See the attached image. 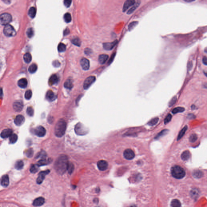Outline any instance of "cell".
Returning a JSON list of instances; mask_svg holds the SVG:
<instances>
[{
	"instance_id": "obj_23",
	"label": "cell",
	"mask_w": 207,
	"mask_h": 207,
	"mask_svg": "<svg viewBox=\"0 0 207 207\" xmlns=\"http://www.w3.org/2000/svg\"><path fill=\"white\" fill-rule=\"evenodd\" d=\"M108 56L106 54H102L100 55L98 58L99 62L101 64H104L107 61L108 59Z\"/></svg>"
},
{
	"instance_id": "obj_17",
	"label": "cell",
	"mask_w": 207,
	"mask_h": 207,
	"mask_svg": "<svg viewBox=\"0 0 207 207\" xmlns=\"http://www.w3.org/2000/svg\"><path fill=\"white\" fill-rule=\"evenodd\" d=\"M75 131L77 134L79 135H84L86 134V131L83 127L81 124H78L76 126Z\"/></svg>"
},
{
	"instance_id": "obj_34",
	"label": "cell",
	"mask_w": 207,
	"mask_h": 207,
	"mask_svg": "<svg viewBox=\"0 0 207 207\" xmlns=\"http://www.w3.org/2000/svg\"><path fill=\"white\" fill-rule=\"evenodd\" d=\"M18 135L16 134H12L10 137V142L11 144H14L18 140Z\"/></svg>"
},
{
	"instance_id": "obj_60",
	"label": "cell",
	"mask_w": 207,
	"mask_h": 207,
	"mask_svg": "<svg viewBox=\"0 0 207 207\" xmlns=\"http://www.w3.org/2000/svg\"><path fill=\"white\" fill-rule=\"evenodd\" d=\"M3 94V92H2V88H0V97L2 96Z\"/></svg>"
},
{
	"instance_id": "obj_46",
	"label": "cell",
	"mask_w": 207,
	"mask_h": 207,
	"mask_svg": "<svg viewBox=\"0 0 207 207\" xmlns=\"http://www.w3.org/2000/svg\"><path fill=\"white\" fill-rule=\"evenodd\" d=\"M27 113L28 115L32 116L34 114V110L32 107H28L27 109Z\"/></svg>"
},
{
	"instance_id": "obj_6",
	"label": "cell",
	"mask_w": 207,
	"mask_h": 207,
	"mask_svg": "<svg viewBox=\"0 0 207 207\" xmlns=\"http://www.w3.org/2000/svg\"><path fill=\"white\" fill-rule=\"evenodd\" d=\"M95 77L94 76H90L86 78L84 82L83 87L85 90H87L95 82Z\"/></svg>"
},
{
	"instance_id": "obj_50",
	"label": "cell",
	"mask_w": 207,
	"mask_h": 207,
	"mask_svg": "<svg viewBox=\"0 0 207 207\" xmlns=\"http://www.w3.org/2000/svg\"><path fill=\"white\" fill-rule=\"evenodd\" d=\"M27 156L28 157H31L33 155V150L32 149H29L27 151V152L26 153Z\"/></svg>"
},
{
	"instance_id": "obj_45",
	"label": "cell",
	"mask_w": 207,
	"mask_h": 207,
	"mask_svg": "<svg viewBox=\"0 0 207 207\" xmlns=\"http://www.w3.org/2000/svg\"><path fill=\"white\" fill-rule=\"evenodd\" d=\"M27 34L29 38H31L34 35V31L32 28H30L28 30Z\"/></svg>"
},
{
	"instance_id": "obj_14",
	"label": "cell",
	"mask_w": 207,
	"mask_h": 207,
	"mask_svg": "<svg viewBox=\"0 0 207 207\" xmlns=\"http://www.w3.org/2000/svg\"><path fill=\"white\" fill-rule=\"evenodd\" d=\"M13 108L16 112H20L23 108V104L21 101L15 102L13 104Z\"/></svg>"
},
{
	"instance_id": "obj_40",
	"label": "cell",
	"mask_w": 207,
	"mask_h": 207,
	"mask_svg": "<svg viewBox=\"0 0 207 207\" xmlns=\"http://www.w3.org/2000/svg\"><path fill=\"white\" fill-rule=\"evenodd\" d=\"M158 121H159L158 118H155L154 119H153L151 121H150L148 124V125H149L150 126H153L157 123Z\"/></svg>"
},
{
	"instance_id": "obj_16",
	"label": "cell",
	"mask_w": 207,
	"mask_h": 207,
	"mask_svg": "<svg viewBox=\"0 0 207 207\" xmlns=\"http://www.w3.org/2000/svg\"><path fill=\"white\" fill-rule=\"evenodd\" d=\"M12 130L10 129H5L1 132L0 136L2 138H6L10 136L13 134Z\"/></svg>"
},
{
	"instance_id": "obj_61",
	"label": "cell",
	"mask_w": 207,
	"mask_h": 207,
	"mask_svg": "<svg viewBox=\"0 0 207 207\" xmlns=\"http://www.w3.org/2000/svg\"><path fill=\"white\" fill-rule=\"evenodd\" d=\"M1 67H2V63L0 61V70H1Z\"/></svg>"
},
{
	"instance_id": "obj_47",
	"label": "cell",
	"mask_w": 207,
	"mask_h": 207,
	"mask_svg": "<svg viewBox=\"0 0 207 207\" xmlns=\"http://www.w3.org/2000/svg\"><path fill=\"white\" fill-rule=\"evenodd\" d=\"M172 116L170 114H169L166 116V118L164 119V124H167L171 121L172 119Z\"/></svg>"
},
{
	"instance_id": "obj_51",
	"label": "cell",
	"mask_w": 207,
	"mask_h": 207,
	"mask_svg": "<svg viewBox=\"0 0 207 207\" xmlns=\"http://www.w3.org/2000/svg\"><path fill=\"white\" fill-rule=\"evenodd\" d=\"M64 4L66 7H69L72 3V0H64Z\"/></svg>"
},
{
	"instance_id": "obj_8",
	"label": "cell",
	"mask_w": 207,
	"mask_h": 207,
	"mask_svg": "<svg viewBox=\"0 0 207 207\" xmlns=\"http://www.w3.org/2000/svg\"><path fill=\"white\" fill-rule=\"evenodd\" d=\"M124 157L128 160H132L135 157V153L132 150L127 149L124 152Z\"/></svg>"
},
{
	"instance_id": "obj_3",
	"label": "cell",
	"mask_w": 207,
	"mask_h": 207,
	"mask_svg": "<svg viewBox=\"0 0 207 207\" xmlns=\"http://www.w3.org/2000/svg\"><path fill=\"white\" fill-rule=\"evenodd\" d=\"M171 174L172 176L176 179H182L186 174L183 168L178 166H175L172 167Z\"/></svg>"
},
{
	"instance_id": "obj_41",
	"label": "cell",
	"mask_w": 207,
	"mask_h": 207,
	"mask_svg": "<svg viewBox=\"0 0 207 207\" xmlns=\"http://www.w3.org/2000/svg\"><path fill=\"white\" fill-rule=\"evenodd\" d=\"M138 22L136 21H133L128 26V29L129 31L133 30L135 27L138 25Z\"/></svg>"
},
{
	"instance_id": "obj_59",
	"label": "cell",
	"mask_w": 207,
	"mask_h": 207,
	"mask_svg": "<svg viewBox=\"0 0 207 207\" xmlns=\"http://www.w3.org/2000/svg\"><path fill=\"white\" fill-rule=\"evenodd\" d=\"M183 0L185 1L186 2H193V1H195V0Z\"/></svg>"
},
{
	"instance_id": "obj_28",
	"label": "cell",
	"mask_w": 207,
	"mask_h": 207,
	"mask_svg": "<svg viewBox=\"0 0 207 207\" xmlns=\"http://www.w3.org/2000/svg\"><path fill=\"white\" fill-rule=\"evenodd\" d=\"M51 162L50 160H47L46 159H43L41 160H40L37 163V165L38 166H45V165H47L49 163H50Z\"/></svg>"
},
{
	"instance_id": "obj_53",
	"label": "cell",
	"mask_w": 207,
	"mask_h": 207,
	"mask_svg": "<svg viewBox=\"0 0 207 207\" xmlns=\"http://www.w3.org/2000/svg\"><path fill=\"white\" fill-rule=\"evenodd\" d=\"M53 64L55 67H59L60 65V63L59 62L58 60H55L53 62Z\"/></svg>"
},
{
	"instance_id": "obj_48",
	"label": "cell",
	"mask_w": 207,
	"mask_h": 207,
	"mask_svg": "<svg viewBox=\"0 0 207 207\" xmlns=\"http://www.w3.org/2000/svg\"><path fill=\"white\" fill-rule=\"evenodd\" d=\"M74 169V166H73V164L69 163L68 169H67V170L68 171L69 173L71 174L73 172Z\"/></svg>"
},
{
	"instance_id": "obj_25",
	"label": "cell",
	"mask_w": 207,
	"mask_h": 207,
	"mask_svg": "<svg viewBox=\"0 0 207 207\" xmlns=\"http://www.w3.org/2000/svg\"><path fill=\"white\" fill-rule=\"evenodd\" d=\"M140 4V2H139L135 3L134 5H133L132 7H131L129 10L127 12V14L128 15H130L134 12V11H135V10L139 7Z\"/></svg>"
},
{
	"instance_id": "obj_7",
	"label": "cell",
	"mask_w": 207,
	"mask_h": 207,
	"mask_svg": "<svg viewBox=\"0 0 207 207\" xmlns=\"http://www.w3.org/2000/svg\"><path fill=\"white\" fill-rule=\"evenodd\" d=\"M34 133L37 136L42 137L44 136L46 134V130L42 126H38L34 129Z\"/></svg>"
},
{
	"instance_id": "obj_11",
	"label": "cell",
	"mask_w": 207,
	"mask_h": 207,
	"mask_svg": "<svg viewBox=\"0 0 207 207\" xmlns=\"http://www.w3.org/2000/svg\"><path fill=\"white\" fill-rule=\"evenodd\" d=\"M135 3V0H126L124 4L123 11L125 12L126 11L129 7L133 6Z\"/></svg>"
},
{
	"instance_id": "obj_43",
	"label": "cell",
	"mask_w": 207,
	"mask_h": 207,
	"mask_svg": "<svg viewBox=\"0 0 207 207\" xmlns=\"http://www.w3.org/2000/svg\"><path fill=\"white\" fill-rule=\"evenodd\" d=\"M39 166L37 165H32L30 169V171L31 173H35L37 172L39 169Z\"/></svg>"
},
{
	"instance_id": "obj_26",
	"label": "cell",
	"mask_w": 207,
	"mask_h": 207,
	"mask_svg": "<svg viewBox=\"0 0 207 207\" xmlns=\"http://www.w3.org/2000/svg\"><path fill=\"white\" fill-rule=\"evenodd\" d=\"M64 86L66 88L71 89L73 87V83L71 79H68L65 82Z\"/></svg>"
},
{
	"instance_id": "obj_13",
	"label": "cell",
	"mask_w": 207,
	"mask_h": 207,
	"mask_svg": "<svg viewBox=\"0 0 207 207\" xmlns=\"http://www.w3.org/2000/svg\"><path fill=\"white\" fill-rule=\"evenodd\" d=\"M25 121V118L24 116L19 115L16 116L14 119V123L17 126H20L24 124Z\"/></svg>"
},
{
	"instance_id": "obj_33",
	"label": "cell",
	"mask_w": 207,
	"mask_h": 207,
	"mask_svg": "<svg viewBox=\"0 0 207 207\" xmlns=\"http://www.w3.org/2000/svg\"><path fill=\"white\" fill-rule=\"evenodd\" d=\"M187 128H188L187 126H185V127H184L181 130V131L179 133V135H178L177 140H180L181 138L183 136V135H184V134L186 132V131L187 130Z\"/></svg>"
},
{
	"instance_id": "obj_39",
	"label": "cell",
	"mask_w": 207,
	"mask_h": 207,
	"mask_svg": "<svg viewBox=\"0 0 207 207\" xmlns=\"http://www.w3.org/2000/svg\"><path fill=\"white\" fill-rule=\"evenodd\" d=\"M72 42L74 45H75L76 46H80L81 45V41L80 39L78 38H74L73 39L72 41Z\"/></svg>"
},
{
	"instance_id": "obj_1",
	"label": "cell",
	"mask_w": 207,
	"mask_h": 207,
	"mask_svg": "<svg viewBox=\"0 0 207 207\" xmlns=\"http://www.w3.org/2000/svg\"><path fill=\"white\" fill-rule=\"evenodd\" d=\"M69 162L66 155H61L55 161L54 167L58 174L62 175L67 170Z\"/></svg>"
},
{
	"instance_id": "obj_31",
	"label": "cell",
	"mask_w": 207,
	"mask_h": 207,
	"mask_svg": "<svg viewBox=\"0 0 207 207\" xmlns=\"http://www.w3.org/2000/svg\"><path fill=\"white\" fill-rule=\"evenodd\" d=\"M36 14V10L34 7H32L28 11V15L31 18H34Z\"/></svg>"
},
{
	"instance_id": "obj_4",
	"label": "cell",
	"mask_w": 207,
	"mask_h": 207,
	"mask_svg": "<svg viewBox=\"0 0 207 207\" xmlns=\"http://www.w3.org/2000/svg\"><path fill=\"white\" fill-rule=\"evenodd\" d=\"M12 20L11 15L8 13H4L0 15V24L3 26L9 24Z\"/></svg>"
},
{
	"instance_id": "obj_32",
	"label": "cell",
	"mask_w": 207,
	"mask_h": 207,
	"mask_svg": "<svg viewBox=\"0 0 207 207\" xmlns=\"http://www.w3.org/2000/svg\"><path fill=\"white\" fill-rule=\"evenodd\" d=\"M37 69V66L35 64H32L28 68L29 72L31 73H34L36 72Z\"/></svg>"
},
{
	"instance_id": "obj_58",
	"label": "cell",
	"mask_w": 207,
	"mask_h": 207,
	"mask_svg": "<svg viewBox=\"0 0 207 207\" xmlns=\"http://www.w3.org/2000/svg\"><path fill=\"white\" fill-rule=\"evenodd\" d=\"M70 33V31L68 29H66L64 31V35H66Z\"/></svg>"
},
{
	"instance_id": "obj_35",
	"label": "cell",
	"mask_w": 207,
	"mask_h": 207,
	"mask_svg": "<svg viewBox=\"0 0 207 207\" xmlns=\"http://www.w3.org/2000/svg\"><path fill=\"white\" fill-rule=\"evenodd\" d=\"M171 206L173 207H180L181 203L178 199H174L171 202Z\"/></svg>"
},
{
	"instance_id": "obj_21",
	"label": "cell",
	"mask_w": 207,
	"mask_h": 207,
	"mask_svg": "<svg viewBox=\"0 0 207 207\" xmlns=\"http://www.w3.org/2000/svg\"><path fill=\"white\" fill-rule=\"evenodd\" d=\"M46 98L49 101H53L55 99V95L52 91L49 90L46 93Z\"/></svg>"
},
{
	"instance_id": "obj_30",
	"label": "cell",
	"mask_w": 207,
	"mask_h": 207,
	"mask_svg": "<svg viewBox=\"0 0 207 207\" xmlns=\"http://www.w3.org/2000/svg\"><path fill=\"white\" fill-rule=\"evenodd\" d=\"M185 108L183 107H177L174 108L172 111V113L174 114H175L176 113H182L185 111Z\"/></svg>"
},
{
	"instance_id": "obj_2",
	"label": "cell",
	"mask_w": 207,
	"mask_h": 207,
	"mask_svg": "<svg viewBox=\"0 0 207 207\" xmlns=\"http://www.w3.org/2000/svg\"><path fill=\"white\" fill-rule=\"evenodd\" d=\"M66 128V123L64 119H61L57 123L55 127L54 132L56 136L61 137L65 134Z\"/></svg>"
},
{
	"instance_id": "obj_12",
	"label": "cell",
	"mask_w": 207,
	"mask_h": 207,
	"mask_svg": "<svg viewBox=\"0 0 207 207\" xmlns=\"http://www.w3.org/2000/svg\"><path fill=\"white\" fill-rule=\"evenodd\" d=\"M80 64L84 70L87 71L90 68V62L85 58H83L80 61Z\"/></svg>"
},
{
	"instance_id": "obj_18",
	"label": "cell",
	"mask_w": 207,
	"mask_h": 207,
	"mask_svg": "<svg viewBox=\"0 0 207 207\" xmlns=\"http://www.w3.org/2000/svg\"><path fill=\"white\" fill-rule=\"evenodd\" d=\"M45 203V199L42 197H38L34 201L33 206H42Z\"/></svg>"
},
{
	"instance_id": "obj_55",
	"label": "cell",
	"mask_w": 207,
	"mask_h": 207,
	"mask_svg": "<svg viewBox=\"0 0 207 207\" xmlns=\"http://www.w3.org/2000/svg\"><path fill=\"white\" fill-rule=\"evenodd\" d=\"M167 130H164L162 131V132H161V133L158 134V135L156 137V138H159V137L161 136L162 135H163V134L164 135V134H166V133H167Z\"/></svg>"
},
{
	"instance_id": "obj_37",
	"label": "cell",
	"mask_w": 207,
	"mask_h": 207,
	"mask_svg": "<svg viewBox=\"0 0 207 207\" xmlns=\"http://www.w3.org/2000/svg\"><path fill=\"white\" fill-rule=\"evenodd\" d=\"M64 18L65 21L66 23L70 22L72 20L71 16L69 13H66L64 15Z\"/></svg>"
},
{
	"instance_id": "obj_24",
	"label": "cell",
	"mask_w": 207,
	"mask_h": 207,
	"mask_svg": "<svg viewBox=\"0 0 207 207\" xmlns=\"http://www.w3.org/2000/svg\"><path fill=\"white\" fill-rule=\"evenodd\" d=\"M181 159L184 161H186L190 157V153L188 151H184L182 154L181 156Z\"/></svg>"
},
{
	"instance_id": "obj_9",
	"label": "cell",
	"mask_w": 207,
	"mask_h": 207,
	"mask_svg": "<svg viewBox=\"0 0 207 207\" xmlns=\"http://www.w3.org/2000/svg\"><path fill=\"white\" fill-rule=\"evenodd\" d=\"M50 171L49 170L42 171L39 174L38 178H37V182L38 184H41L42 183L44 180L45 179V177L46 175L50 173Z\"/></svg>"
},
{
	"instance_id": "obj_29",
	"label": "cell",
	"mask_w": 207,
	"mask_h": 207,
	"mask_svg": "<svg viewBox=\"0 0 207 207\" xmlns=\"http://www.w3.org/2000/svg\"><path fill=\"white\" fill-rule=\"evenodd\" d=\"M24 59L26 63H29L32 60V56L30 53H26L24 55Z\"/></svg>"
},
{
	"instance_id": "obj_38",
	"label": "cell",
	"mask_w": 207,
	"mask_h": 207,
	"mask_svg": "<svg viewBox=\"0 0 207 207\" xmlns=\"http://www.w3.org/2000/svg\"><path fill=\"white\" fill-rule=\"evenodd\" d=\"M58 49L59 52H65L66 50V45L62 43H60L58 46Z\"/></svg>"
},
{
	"instance_id": "obj_15",
	"label": "cell",
	"mask_w": 207,
	"mask_h": 207,
	"mask_svg": "<svg viewBox=\"0 0 207 207\" xmlns=\"http://www.w3.org/2000/svg\"><path fill=\"white\" fill-rule=\"evenodd\" d=\"M118 41L116 40L112 42H107L103 44L104 48L107 50H111L114 48L117 43Z\"/></svg>"
},
{
	"instance_id": "obj_5",
	"label": "cell",
	"mask_w": 207,
	"mask_h": 207,
	"mask_svg": "<svg viewBox=\"0 0 207 207\" xmlns=\"http://www.w3.org/2000/svg\"><path fill=\"white\" fill-rule=\"evenodd\" d=\"M3 32L4 34L7 37H13L16 34V32L14 28L9 24L5 26Z\"/></svg>"
},
{
	"instance_id": "obj_44",
	"label": "cell",
	"mask_w": 207,
	"mask_h": 207,
	"mask_svg": "<svg viewBox=\"0 0 207 207\" xmlns=\"http://www.w3.org/2000/svg\"><path fill=\"white\" fill-rule=\"evenodd\" d=\"M177 100V97L176 96H175L174 97L172 98L171 100L170 101H169V107H172V106L174 105L176 103V101Z\"/></svg>"
},
{
	"instance_id": "obj_19",
	"label": "cell",
	"mask_w": 207,
	"mask_h": 207,
	"mask_svg": "<svg viewBox=\"0 0 207 207\" xmlns=\"http://www.w3.org/2000/svg\"><path fill=\"white\" fill-rule=\"evenodd\" d=\"M9 178L7 175L2 176L1 179V185L2 186L7 187L9 185Z\"/></svg>"
},
{
	"instance_id": "obj_52",
	"label": "cell",
	"mask_w": 207,
	"mask_h": 207,
	"mask_svg": "<svg viewBox=\"0 0 207 207\" xmlns=\"http://www.w3.org/2000/svg\"><path fill=\"white\" fill-rule=\"evenodd\" d=\"M115 53H113V54L111 55V58L109 60V61H108V63L109 64H111V63L113 62V60L114 59V57L115 56Z\"/></svg>"
},
{
	"instance_id": "obj_22",
	"label": "cell",
	"mask_w": 207,
	"mask_h": 207,
	"mask_svg": "<svg viewBox=\"0 0 207 207\" xmlns=\"http://www.w3.org/2000/svg\"><path fill=\"white\" fill-rule=\"evenodd\" d=\"M28 85V81L26 79H21L18 82V85L21 88H25Z\"/></svg>"
},
{
	"instance_id": "obj_56",
	"label": "cell",
	"mask_w": 207,
	"mask_h": 207,
	"mask_svg": "<svg viewBox=\"0 0 207 207\" xmlns=\"http://www.w3.org/2000/svg\"><path fill=\"white\" fill-rule=\"evenodd\" d=\"M202 62L206 66H207V58L206 56H204V58H203Z\"/></svg>"
},
{
	"instance_id": "obj_57",
	"label": "cell",
	"mask_w": 207,
	"mask_h": 207,
	"mask_svg": "<svg viewBox=\"0 0 207 207\" xmlns=\"http://www.w3.org/2000/svg\"><path fill=\"white\" fill-rule=\"evenodd\" d=\"M92 51L90 49L87 48L85 49V53L86 54H89L91 53Z\"/></svg>"
},
{
	"instance_id": "obj_49",
	"label": "cell",
	"mask_w": 207,
	"mask_h": 207,
	"mask_svg": "<svg viewBox=\"0 0 207 207\" xmlns=\"http://www.w3.org/2000/svg\"><path fill=\"white\" fill-rule=\"evenodd\" d=\"M197 139V136L196 134H192L190 137V141L191 142H194L196 141Z\"/></svg>"
},
{
	"instance_id": "obj_27",
	"label": "cell",
	"mask_w": 207,
	"mask_h": 207,
	"mask_svg": "<svg viewBox=\"0 0 207 207\" xmlns=\"http://www.w3.org/2000/svg\"><path fill=\"white\" fill-rule=\"evenodd\" d=\"M24 164L23 161L21 160H19L17 161L15 165V167L18 170L22 169L24 167Z\"/></svg>"
},
{
	"instance_id": "obj_20",
	"label": "cell",
	"mask_w": 207,
	"mask_h": 207,
	"mask_svg": "<svg viewBox=\"0 0 207 207\" xmlns=\"http://www.w3.org/2000/svg\"><path fill=\"white\" fill-rule=\"evenodd\" d=\"M58 81V78L56 74H53L51 76L49 80V84L50 85H52L56 83Z\"/></svg>"
},
{
	"instance_id": "obj_42",
	"label": "cell",
	"mask_w": 207,
	"mask_h": 207,
	"mask_svg": "<svg viewBox=\"0 0 207 207\" xmlns=\"http://www.w3.org/2000/svg\"><path fill=\"white\" fill-rule=\"evenodd\" d=\"M32 96V92L31 90H28L26 91L25 93V98L27 100L31 99Z\"/></svg>"
},
{
	"instance_id": "obj_54",
	"label": "cell",
	"mask_w": 207,
	"mask_h": 207,
	"mask_svg": "<svg viewBox=\"0 0 207 207\" xmlns=\"http://www.w3.org/2000/svg\"><path fill=\"white\" fill-rule=\"evenodd\" d=\"M192 67H193V64H192V62H188V64H187V68H188V69L189 71H190L192 69Z\"/></svg>"
},
{
	"instance_id": "obj_36",
	"label": "cell",
	"mask_w": 207,
	"mask_h": 207,
	"mask_svg": "<svg viewBox=\"0 0 207 207\" xmlns=\"http://www.w3.org/2000/svg\"><path fill=\"white\" fill-rule=\"evenodd\" d=\"M193 175L195 178H199L202 176L203 174L201 171L196 170L193 172Z\"/></svg>"
},
{
	"instance_id": "obj_10",
	"label": "cell",
	"mask_w": 207,
	"mask_h": 207,
	"mask_svg": "<svg viewBox=\"0 0 207 207\" xmlns=\"http://www.w3.org/2000/svg\"><path fill=\"white\" fill-rule=\"evenodd\" d=\"M97 166L99 170L105 171L108 167V164L107 161L104 160H100L98 161Z\"/></svg>"
}]
</instances>
